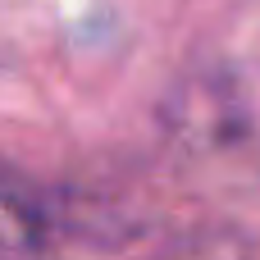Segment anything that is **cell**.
<instances>
[{
    "mask_svg": "<svg viewBox=\"0 0 260 260\" xmlns=\"http://www.w3.org/2000/svg\"><path fill=\"white\" fill-rule=\"evenodd\" d=\"M55 229V201L27 174L0 165V260H27Z\"/></svg>",
    "mask_w": 260,
    "mask_h": 260,
    "instance_id": "cell-1",
    "label": "cell"
},
{
    "mask_svg": "<svg viewBox=\"0 0 260 260\" xmlns=\"http://www.w3.org/2000/svg\"><path fill=\"white\" fill-rule=\"evenodd\" d=\"M155 260H260V256L251 247V238H242L238 229H201V233L178 238Z\"/></svg>",
    "mask_w": 260,
    "mask_h": 260,
    "instance_id": "cell-2",
    "label": "cell"
}]
</instances>
